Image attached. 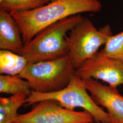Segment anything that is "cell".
I'll return each mask as SVG.
<instances>
[{
	"label": "cell",
	"instance_id": "obj_13",
	"mask_svg": "<svg viewBox=\"0 0 123 123\" xmlns=\"http://www.w3.org/2000/svg\"><path fill=\"white\" fill-rule=\"evenodd\" d=\"M50 1V0H3L0 2V10L10 13L29 11L43 6Z\"/></svg>",
	"mask_w": 123,
	"mask_h": 123
},
{
	"label": "cell",
	"instance_id": "obj_4",
	"mask_svg": "<svg viewBox=\"0 0 123 123\" xmlns=\"http://www.w3.org/2000/svg\"><path fill=\"white\" fill-rule=\"evenodd\" d=\"M46 100L57 102L60 105L70 110L81 108L88 112L97 123H110L108 114L93 101L85 86L84 80L75 73L72 75L68 85L55 92L42 93L32 91L27 98L26 104L31 105Z\"/></svg>",
	"mask_w": 123,
	"mask_h": 123
},
{
	"label": "cell",
	"instance_id": "obj_12",
	"mask_svg": "<svg viewBox=\"0 0 123 123\" xmlns=\"http://www.w3.org/2000/svg\"><path fill=\"white\" fill-rule=\"evenodd\" d=\"M32 90L28 82L18 75L0 74V92L13 95H30Z\"/></svg>",
	"mask_w": 123,
	"mask_h": 123
},
{
	"label": "cell",
	"instance_id": "obj_10",
	"mask_svg": "<svg viewBox=\"0 0 123 123\" xmlns=\"http://www.w3.org/2000/svg\"><path fill=\"white\" fill-rule=\"evenodd\" d=\"M28 64L22 55L8 50H0V74L18 76Z\"/></svg>",
	"mask_w": 123,
	"mask_h": 123
},
{
	"label": "cell",
	"instance_id": "obj_3",
	"mask_svg": "<svg viewBox=\"0 0 123 123\" xmlns=\"http://www.w3.org/2000/svg\"><path fill=\"white\" fill-rule=\"evenodd\" d=\"M75 71L68 55L57 59L29 63L18 76L28 82L32 91L46 93L66 87Z\"/></svg>",
	"mask_w": 123,
	"mask_h": 123
},
{
	"label": "cell",
	"instance_id": "obj_5",
	"mask_svg": "<svg viewBox=\"0 0 123 123\" xmlns=\"http://www.w3.org/2000/svg\"><path fill=\"white\" fill-rule=\"evenodd\" d=\"M112 35L110 25L97 29L90 19L83 17L68 35V55L75 70L96 55Z\"/></svg>",
	"mask_w": 123,
	"mask_h": 123
},
{
	"label": "cell",
	"instance_id": "obj_15",
	"mask_svg": "<svg viewBox=\"0 0 123 123\" xmlns=\"http://www.w3.org/2000/svg\"><path fill=\"white\" fill-rule=\"evenodd\" d=\"M94 123L93 122V121H91V122H85V123Z\"/></svg>",
	"mask_w": 123,
	"mask_h": 123
},
{
	"label": "cell",
	"instance_id": "obj_2",
	"mask_svg": "<svg viewBox=\"0 0 123 123\" xmlns=\"http://www.w3.org/2000/svg\"><path fill=\"white\" fill-rule=\"evenodd\" d=\"M83 17L77 15L47 26L24 45L22 55L29 63L51 60L69 54L68 34Z\"/></svg>",
	"mask_w": 123,
	"mask_h": 123
},
{
	"label": "cell",
	"instance_id": "obj_7",
	"mask_svg": "<svg viewBox=\"0 0 123 123\" xmlns=\"http://www.w3.org/2000/svg\"><path fill=\"white\" fill-rule=\"evenodd\" d=\"M75 73L83 80H100L114 88L123 85V63L100 52L84 62Z\"/></svg>",
	"mask_w": 123,
	"mask_h": 123
},
{
	"label": "cell",
	"instance_id": "obj_9",
	"mask_svg": "<svg viewBox=\"0 0 123 123\" xmlns=\"http://www.w3.org/2000/svg\"><path fill=\"white\" fill-rule=\"evenodd\" d=\"M24 44L22 33L11 13L0 10V49L22 55Z\"/></svg>",
	"mask_w": 123,
	"mask_h": 123
},
{
	"label": "cell",
	"instance_id": "obj_14",
	"mask_svg": "<svg viewBox=\"0 0 123 123\" xmlns=\"http://www.w3.org/2000/svg\"><path fill=\"white\" fill-rule=\"evenodd\" d=\"M100 52L123 63V31L110 36Z\"/></svg>",
	"mask_w": 123,
	"mask_h": 123
},
{
	"label": "cell",
	"instance_id": "obj_16",
	"mask_svg": "<svg viewBox=\"0 0 123 123\" xmlns=\"http://www.w3.org/2000/svg\"><path fill=\"white\" fill-rule=\"evenodd\" d=\"M3 0H0V2H1V1H2Z\"/></svg>",
	"mask_w": 123,
	"mask_h": 123
},
{
	"label": "cell",
	"instance_id": "obj_6",
	"mask_svg": "<svg viewBox=\"0 0 123 123\" xmlns=\"http://www.w3.org/2000/svg\"><path fill=\"white\" fill-rule=\"evenodd\" d=\"M94 121L88 112L70 110L57 102L46 100L38 103L30 111L19 114L13 123H83Z\"/></svg>",
	"mask_w": 123,
	"mask_h": 123
},
{
	"label": "cell",
	"instance_id": "obj_11",
	"mask_svg": "<svg viewBox=\"0 0 123 123\" xmlns=\"http://www.w3.org/2000/svg\"><path fill=\"white\" fill-rule=\"evenodd\" d=\"M28 96L23 93L0 98V123H13L17 118L18 109L26 104Z\"/></svg>",
	"mask_w": 123,
	"mask_h": 123
},
{
	"label": "cell",
	"instance_id": "obj_8",
	"mask_svg": "<svg viewBox=\"0 0 123 123\" xmlns=\"http://www.w3.org/2000/svg\"><path fill=\"white\" fill-rule=\"evenodd\" d=\"M83 80L93 101L106 109L110 123H123V96L117 88L92 79Z\"/></svg>",
	"mask_w": 123,
	"mask_h": 123
},
{
	"label": "cell",
	"instance_id": "obj_1",
	"mask_svg": "<svg viewBox=\"0 0 123 123\" xmlns=\"http://www.w3.org/2000/svg\"><path fill=\"white\" fill-rule=\"evenodd\" d=\"M102 8L99 0H50L39 8L11 13L20 26L25 45L47 26L82 13L98 12Z\"/></svg>",
	"mask_w": 123,
	"mask_h": 123
}]
</instances>
